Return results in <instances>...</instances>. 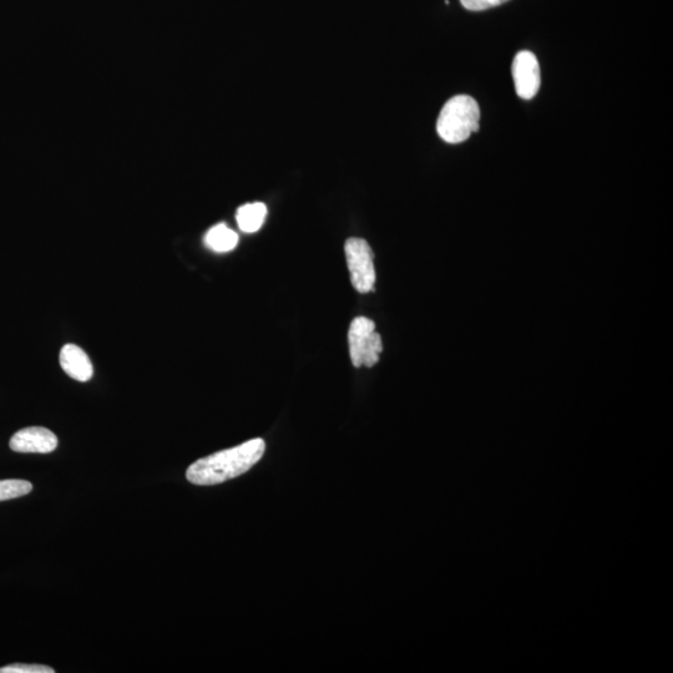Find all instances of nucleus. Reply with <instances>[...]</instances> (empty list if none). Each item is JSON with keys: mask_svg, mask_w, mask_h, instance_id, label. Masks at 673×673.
Masks as SVG:
<instances>
[{"mask_svg": "<svg viewBox=\"0 0 673 673\" xmlns=\"http://www.w3.org/2000/svg\"><path fill=\"white\" fill-rule=\"evenodd\" d=\"M265 440H249L237 447L222 450L197 460L187 469L186 478L195 485H217L240 477L260 462L265 454Z\"/></svg>", "mask_w": 673, "mask_h": 673, "instance_id": "f257e3e1", "label": "nucleus"}, {"mask_svg": "<svg viewBox=\"0 0 673 673\" xmlns=\"http://www.w3.org/2000/svg\"><path fill=\"white\" fill-rule=\"evenodd\" d=\"M480 109L469 95H457L440 111L437 131L445 143L460 144L479 130Z\"/></svg>", "mask_w": 673, "mask_h": 673, "instance_id": "f03ea898", "label": "nucleus"}, {"mask_svg": "<svg viewBox=\"0 0 673 673\" xmlns=\"http://www.w3.org/2000/svg\"><path fill=\"white\" fill-rule=\"evenodd\" d=\"M348 343L354 367L376 366L383 351V343L372 320L367 317L354 318L349 327Z\"/></svg>", "mask_w": 673, "mask_h": 673, "instance_id": "7ed1b4c3", "label": "nucleus"}, {"mask_svg": "<svg viewBox=\"0 0 673 673\" xmlns=\"http://www.w3.org/2000/svg\"><path fill=\"white\" fill-rule=\"evenodd\" d=\"M346 260L354 290L359 293H369L376 285V270H374V255L368 242L363 239H349L344 245Z\"/></svg>", "mask_w": 673, "mask_h": 673, "instance_id": "20e7f679", "label": "nucleus"}, {"mask_svg": "<svg viewBox=\"0 0 673 673\" xmlns=\"http://www.w3.org/2000/svg\"><path fill=\"white\" fill-rule=\"evenodd\" d=\"M511 72L516 94L524 100L533 99L538 94L541 83L539 62L535 55L526 50L516 54Z\"/></svg>", "mask_w": 673, "mask_h": 673, "instance_id": "39448f33", "label": "nucleus"}, {"mask_svg": "<svg viewBox=\"0 0 673 673\" xmlns=\"http://www.w3.org/2000/svg\"><path fill=\"white\" fill-rule=\"evenodd\" d=\"M9 445L17 453L48 454L57 449L58 438L47 428L30 427L15 433Z\"/></svg>", "mask_w": 673, "mask_h": 673, "instance_id": "423d86ee", "label": "nucleus"}, {"mask_svg": "<svg viewBox=\"0 0 673 673\" xmlns=\"http://www.w3.org/2000/svg\"><path fill=\"white\" fill-rule=\"evenodd\" d=\"M59 361L63 371L75 381L88 382L93 377V363L88 354L75 344H65L60 351Z\"/></svg>", "mask_w": 673, "mask_h": 673, "instance_id": "0eeeda50", "label": "nucleus"}, {"mask_svg": "<svg viewBox=\"0 0 673 673\" xmlns=\"http://www.w3.org/2000/svg\"><path fill=\"white\" fill-rule=\"evenodd\" d=\"M267 216V207L262 202H253L246 204L237 210L236 220L241 231L246 234H253L261 229Z\"/></svg>", "mask_w": 673, "mask_h": 673, "instance_id": "6e6552de", "label": "nucleus"}, {"mask_svg": "<svg viewBox=\"0 0 673 673\" xmlns=\"http://www.w3.org/2000/svg\"><path fill=\"white\" fill-rule=\"evenodd\" d=\"M205 244L215 252H229L239 244V236L224 224L212 227L205 236Z\"/></svg>", "mask_w": 673, "mask_h": 673, "instance_id": "1a4fd4ad", "label": "nucleus"}, {"mask_svg": "<svg viewBox=\"0 0 673 673\" xmlns=\"http://www.w3.org/2000/svg\"><path fill=\"white\" fill-rule=\"evenodd\" d=\"M33 490V485L27 480L9 479L0 480V502L24 497Z\"/></svg>", "mask_w": 673, "mask_h": 673, "instance_id": "9d476101", "label": "nucleus"}, {"mask_svg": "<svg viewBox=\"0 0 673 673\" xmlns=\"http://www.w3.org/2000/svg\"><path fill=\"white\" fill-rule=\"evenodd\" d=\"M52 667L43 665L15 664L0 669V673H54Z\"/></svg>", "mask_w": 673, "mask_h": 673, "instance_id": "9b49d317", "label": "nucleus"}, {"mask_svg": "<svg viewBox=\"0 0 673 673\" xmlns=\"http://www.w3.org/2000/svg\"><path fill=\"white\" fill-rule=\"evenodd\" d=\"M460 2L465 9L472 10V12H482V10L498 7V5L509 2V0H460Z\"/></svg>", "mask_w": 673, "mask_h": 673, "instance_id": "f8f14e48", "label": "nucleus"}]
</instances>
